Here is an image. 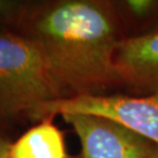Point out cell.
Segmentation results:
<instances>
[{
  "mask_svg": "<svg viewBox=\"0 0 158 158\" xmlns=\"http://www.w3.org/2000/svg\"><path fill=\"white\" fill-rule=\"evenodd\" d=\"M14 33L38 46L64 98L101 96L120 83L115 53L123 37L112 2L27 1Z\"/></svg>",
  "mask_w": 158,
  "mask_h": 158,
  "instance_id": "cell-1",
  "label": "cell"
},
{
  "mask_svg": "<svg viewBox=\"0 0 158 158\" xmlns=\"http://www.w3.org/2000/svg\"><path fill=\"white\" fill-rule=\"evenodd\" d=\"M64 98L38 46L14 32L0 33V121L31 114Z\"/></svg>",
  "mask_w": 158,
  "mask_h": 158,
  "instance_id": "cell-2",
  "label": "cell"
},
{
  "mask_svg": "<svg viewBox=\"0 0 158 158\" xmlns=\"http://www.w3.org/2000/svg\"><path fill=\"white\" fill-rule=\"evenodd\" d=\"M58 114H86L114 120L158 147V93L145 97L101 94L62 98L37 107L29 119L39 122Z\"/></svg>",
  "mask_w": 158,
  "mask_h": 158,
  "instance_id": "cell-3",
  "label": "cell"
},
{
  "mask_svg": "<svg viewBox=\"0 0 158 158\" xmlns=\"http://www.w3.org/2000/svg\"><path fill=\"white\" fill-rule=\"evenodd\" d=\"M80 141L81 158H148L157 146L114 120L86 114H64Z\"/></svg>",
  "mask_w": 158,
  "mask_h": 158,
  "instance_id": "cell-4",
  "label": "cell"
},
{
  "mask_svg": "<svg viewBox=\"0 0 158 158\" xmlns=\"http://www.w3.org/2000/svg\"><path fill=\"white\" fill-rule=\"evenodd\" d=\"M115 67L120 82L158 93V29L122 38L116 49Z\"/></svg>",
  "mask_w": 158,
  "mask_h": 158,
  "instance_id": "cell-5",
  "label": "cell"
},
{
  "mask_svg": "<svg viewBox=\"0 0 158 158\" xmlns=\"http://www.w3.org/2000/svg\"><path fill=\"white\" fill-rule=\"evenodd\" d=\"M8 158H68L64 135L52 119H43L12 142Z\"/></svg>",
  "mask_w": 158,
  "mask_h": 158,
  "instance_id": "cell-6",
  "label": "cell"
},
{
  "mask_svg": "<svg viewBox=\"0 0 158 158\" xmlns=\"http://www.w3.org/2000/svg\"><path fill=\"white\" fill-rule=\"evenodd\" d=\"M26 4L27 1L0 0V33L17 30Z\"/></svg>",
  "mask_w": 158,
  "mask_h": 158,
  "instance_id": "cell-7",
  "label": "cell"
},
{
  "mask_svg": "<svg viewBox=\"0 0 158 158\" xmlns=\"http://www.w3.org/2000/svg\"><path fill=\"white\" fill-rule=\"evenodd\" d=\"M157 4L156 1L152 0H129L125 2L129 11L137 17H145L151 14L157 7Z\"/></svg>",
  "mask_w": 158,
  "mask_h": 158,
  "instance_id": "cell-8",
  "label": "cell"
},
{
  "mask_svg": "<svg viewBox=\"0 0 158 158\" xmlns=\"http://www.w3.org/2000/svg\"><path fill=\"white\" fill-rule=\"evenodd\" d=\"M11 143V139L3 128V122L0 121V158H8V150Z\"/></svg>",
  "mask_w": 158,
  "mask_h": 158,
  "instance_id": "cell-9",
  "label": "cell"
},
{
  "mask_svg": "<svg viewBox=\"0 0 158 158\" xmlns=\"http://www.w3.org/2000/svg\"><path fill=\"white\" fill-rule=\"evenodd\" d=\"M148 158H158V148Z\"/></svg>",
  "mask_w": 158,
  "mask_h": 158,
  "instance_id": "cell-10",
  "label": "cell"
}]
</instances>
